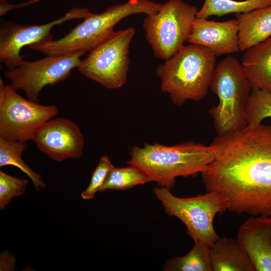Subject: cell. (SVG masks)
<instances>
[{
  "instance_id": "1",
  "label": "cell",
  "mask_w": 271,
  "mask_h": 271,
  "mask_svg": "<svg viewBox=\"0 0 271 271\" xmlns=\"http://www.w3.org/2000/svg\"><path fill=\"white\" fill-rule=\"evenodd\" d=\"M209 146L214 160L201 173L207 192L223 194L232 212L271 216V125L247 124Z\"/></svg>"
},
{
  "instance_id": "2",
  "label": "cell",
  "mask_w": 271,
  "mask_h": 271,
  "mask_svg": "<svg viewBox=\"0 0 271 271\" xmlns=\"http://www.w3.org/2000/svg\"><path fill=\"white\" fill-rule=\"evenodd\" d=\"M214 158L210 146L194 141L171 146L145 143L130 149L127 163L143 171L151 182L171 189L176 178L201 173Z\"/></svg>"
},
{
  "instance_id": "3",
  "label": "cell",
  "mask_w": 271,
  "mask_h": 271,
  "mask_svg": "<svg viewBox=\"0 0 271 271\" xmlns=\"http://www.w3.org/2000/svg\"><path fill=\"white\" fill-rule=\"evenodd\" d=\"M216 55L202 46H184L156 69L161 90L174 105L200 101L208 94L216 65Z\"/></svg>"
},
{
  "instance_id": "4",
  "label": "cell",
  "mask_w": 271,
  "mask_h": 271,
  "mask_svg": "<svg viewBox=\"0 0 271 271\" xmlns=\"http://www.w3.org/2000/svg\"><path fill=\"white\" fill-rule=\"evenodd\" d=\"M162 5L151 0H128L114 5L101 13H92L58 40L52 38L29 47L46 55H60L79 51L90 52L109 37L122 19L134 14H156Z\"/></svg>"
},
{
  "instance_id": "5",
  "label": "cell",
  "mask_w": 271,
  "mask_h": 271,
  "mask_svg": "<svg viewBox=\"0 0 271 271\" xmlns=\"http://www.w3.org/2000/svg\"><path fill=\"white\" fill-rule=\"evenodd\" d=\"M210 89L219 100L209 110L217 135L247 124L246 112L252 89L238 59L228 56L216 64Z\"/></svg>"
},
{
  "instance_id": "6",
  "label": "cell",
  "mask_w": 271,
  "mask_h": 271,
  "mask_svg": "<svg viewBox=\"0 0 271 271\" xmlns=\"http://www.w3.org/2000/svg\"><path fill=\"white\" fill-rule=\"evenodd\" d=\"M153 192L166 212L180 219L186 226L188 234L194 241L212 246L219 238L213 226L216 214L224 213L229 208L226 198L214 191L190 198L174 196L170 189L156 187Z\"/></svg>"
},
{
  "instance_id": "7",
  "label": "cell",
  "mask_w": 271,
  "mask_h": 271,
  "mask_svg": "<svg viewBox=\"0 0 271 271\" xmlns=\"http://www.w3.org/2000/svg\"><path fill=\"white\" fill-rule=\"evenodd\" d=\"M198 11L196 6L182 0H169L157 13L147 15L143 28L157 58L167 60L184 46Z\"/></svg>"
},
{
  "instance_id": "8",
  "label": "cell",
  "mask_w": 271,
  "mask_h": 271,
  "mask_svg": "<svg viewBox=\"0 0 271 271\" xmlns=\"http://www.w3.org/2000/svg\"><path fill=\"white\" fill-rule=\"evenodd\" d=\"M135 33L132 27L114 31L81 60L78 71L106 88L121 87L127 79L129 49Z\"/></svg>"
},
{
  "instance_id": "9",
  "label": "cell",
  "mask_w": 271,
  "mask_h": 271,
  "mask_svg": "<svg viewBox=\"0 0 271 271\" xmlns=\"http://www.w3.org/2000/svg\"><path fill=\"white\" fill-rule=\"evenodd\" d=\"M58 113L54 105L27 99L0 78V138L26 142Z\"/></svg>"
},
{
  "instance_id": "10",
  "label": "cell",
  "mask_w": 271,
  "mask_h": 271,
  "mask_svg": "<svg viewBox=\"0 0 271 271\" xmlns=\"http://www.w3.org/2000/svg\"><path fill=\"white\" fill-rule=\"evenodd\" d=\"M86 52L79 51L60 55H47L34 61L24 60L16 67L5 72L10 85L15 90H23L29 99L38 102L41 90L66 79L73 69L79 66Z\"/></svg>"
},
{
  "instance_id": "11",
  "label": "cell",
  "mask_w": 271,
  "mask_h": 271,
  "mask_svg": "<svg viewBox=\"0 0 271 271\" xmlns=\"http://www.w3.org/2000/svg\"><path fill=\"white\" fill-rule=\"evenodd\" d=\"M92 14L85 8H74L62 17L41 25H20L8 23L0 29V61L8 69L19 65L24 60L21 49L40 42L52 39V29L73 19H84Z\"/></svg>"
},
{
  "instance_id": "12",
  "label": "cell",
  "mask_w": 271,
  "mask_h": 271,
  "mask_svg": "<svg viewBox=\"0 0 271 271\" xmlns=\"http://www.w3.org/2000/svg\"><path fill=\"white\" fill-rule=\"evenodd\" d=\"M32 140L40 151L58 162L79 159L83 155V136L77 125L66 118L58 117L48 121Z\"/></svg>"
},
{
  "instance_id": "13",
  "label": "cell",
  "mask_w": 271,
  "mask_h": 271,
  "mask_svg": "<svg viewBox=\"0 0 271 271\" xmlns=\"http://www.w3.org/2000/svg\"><path fill=\"white\" fill-rule=\"evenodd\" d=\"M187 42L206 47L216 56L237 52L239 50L237 20L216 22L196 18Z\"/></svg>"
},
{
  "instance_id": "14",
  "label": "cell",
  "mask_w": 271,
  "mask_h": 271,
  "mask_svg": "<svg viewBox=\"0 0 271 271\" xmlns=\"http://www.w3.org/2000/svg\"><path fill=\"white\" fill-rule=\"evenodd\" d=\"M236 239L255 271H271V216L250 217L240 226Z\"/></svg>"
},
{
  "instance_id": "15",
  "label": "cell",
  "mask_w": 271,
  "mask_h": 271,
  "mask_svg": "<svg viewBox=\"0 0 271 271\" xmlns=\"http://www.w3.org/2000/svg\"><path fill=\"white\" fill-rule=\"evenodd\" d=\"M244 52L241 63L251 89L271 92V36Z\"/></svg>"
},
{
  "instance_id": "16",
  "label": "cell",
  "mask_w": 271,
  "mask_h": 271,
  "mask_svg": "<svg viewBox=\"0 0 271 271\" xmlns=\"http://www.w3.org/2000/svg\"><path fill=\"white\" fill-rule=\"evenodd\" d=\"M235 16L238 23L240 51L271 36V5L248 13L235 14Z\"/></svg>"
},
{
  "instance_id": "17",
  "label": "cell",
  "mask_w": 271,
  "mask_h": 271,
  "mask_svg": "<svg viewBox=\"0 0 271 271\" xmlns=\"http://www.w3.org/2000/svg\"><path fill=\"white\" fill-rule=\"evenodd\" d=\"M210 253L213 271H255L237 239L219 237Z\"/></svg>"
},
{
  "instance_id": "18",
  "label": "cell",
  "mask_w": 271,
  "mask_h": 271,
  "mask_svg": "<svg viewBox=\"0 0 271 271\" xmlns=\"http://www.w3.org/2000/svg\"><path fill=\"white\" fill-rule=\"evenodd\" d=\"M165 271H213L210 246L200 241H194L191 250L182 256L166 261Z\"/></svg>"
},
{
  "instance_id": "19",
  "label": "cell",
  "mask_w": 271,
  "mask_h": 271,
  "mask_svg": "<svg viewBox=\"0 0 271 271\" xmlns=\"http://www.w3.org/2000/svg\"><path fill=\"white\" fill-rule=\"evenodd\" d=\"M27 148L26 142L10 141L0 138V167L13 166L26 174L35 189L40 191L45 184L42 176L33 170L23 160V153Z\"/></svg>"
},
{
  "instance_id": "20",
  "label": "cell",
  "mask_w": 271,
  "mask_h": 271,
  "mask_svg": "<svg viewBox=\"0 0 271 271\" xmlns=\"http://www.w3.org/2000/svg\"><path fill=\"white\" fill-rule=\"evenodd\" d=\"M271 5V0H205L197 18L208 19L213 16L221 17L230 13H246Z\"/></svg>"
},
{
  "instance_id": "21",
  "label": "cell",
  "mask_w": 271,
  "mask_h": 271,
  "mask_svg": "<svg viewBox=\"0 0 271 271\" xmlns=\"http://www.w3.org/2000/svg\"><path fill=\"white\" fill-rule=\"evenodd\" d=\"M151 182L149 176L136 166L113 167L109 172L100 191L108 190H125Z\"/></svg>"
},
{
  "instance_id": "22",
  "label": "cell",
  "mask_w": 271,
  "mask_h": 271,
  "mask_svg": "<svg viewBox=\"0 0 271 271\" xmlns=\"http://www.w3.org/2000/svg\"><path fill=\"white\" fill-rule=\"evenodd\" d=\"M267 117H271V92L265 89H252L246 112L247 124L258 125Z\"/></svg>"
},
{
  "instance_id": "23",
  "label": "cell",
  "mask_w": 271,
  "mask_h": 271,
  "mask_svg": "<svg viewBox=\"0 0 271 271\" xmlns=\"http://www.w3.org/2000/svg\"><path fill=\"white\" fill-rule=\"evenodd\" d=\"M28 181L0 171V208L3 209L14 197L24 194Z\"/></svg>"
},
{
  "instance_id": "24",
  "label": "cell",
  "mask_w": 271,
  "mask_h": 271,
  "mask_svg": "<svg viewBox=\"0 0 271 271\" xmlns=\"http://www.w3.org/2000/svg\"><path fill=\"white\" fill-rule=\"evenodd\" d=\"M114 167L107 156H102L98 163L91 173L90 183L87 188L81 193V197L84 200H89L95 197L97 192L104 183L109 172Z\"/></svg>"
},
{
  "instance_id": "25",
  "label": "cell",
  "mask_w": 271,
  "mask_h": 271,
  "mask_svg": "<svg viewBox=\"0 0 271 271\" xmlns=\"http://www.w3.org/2000/svg\"><path fill=\"white\" fill-rule=\"evenodd\" d=\"M42 0H29L27 2H24V5L25 7H26L30 5H32L36 3H37L38 2H40Z\"/></svg>"
}]
</instances>
